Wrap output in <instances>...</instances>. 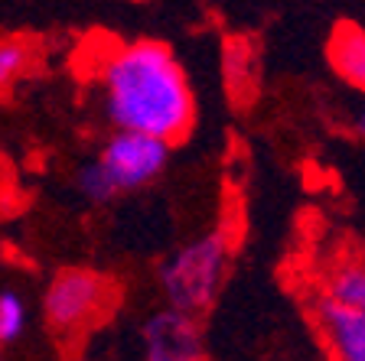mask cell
Wrapping results in <instances>:
<instances>
[{
  "instance_id": "1",
  "label": "cell",
  "mask_w": 365,
  "mask_h": 361,
  "mask_svg": "<svg viewBox=\"0 0 365 361\" xmlns=\"http://www.w3.org/2000/svg\"><path fill=\"white\" fill-rule=\"evenodd\" d=\"M98 88L105 114L118 130L173 147L192 130L196 98L182 62L160 39H134L101 56Z\"/></svg>"
},
{
  "instance_id": "2",
  "label": "cell",
  "mask_w": 365,
  "mask_h": 361,
  "mask_svg": "<svg viewBox=\"0 0 365 361\" xmlns=\"http://www.w3.org/2000/svg\"><path fill=\"white\" fill-rule=\"evenodd\" d=\"M167 159L170 147L163 140L114 130L98 157L78 169V192L88 202H111L124 192L150 186L167 169Z\"/></svg>"
},
{
  "instance_id": "3",
  "label": "cell",
  "mask_w": 365,
  "mask_h": 361,
  "mask_svg": "<svg viewBox=\"0 0 365 361\" xmlns=\"http://www.w3.org/2000/svg\"><path fill=\"white\" fill-rule=\"evenodd\" d=\"M228 257H232V248L222 231L202 234V238L176 248L157 271L160 290L167 296L170 309H180L186 316L199 319V313H205L222 293Z\"/></svg>"
},
{
  "instance_id": "4",
  "label": "cell",
  "mask_w": 365,
  "mask_h": 361,
  "mask_svg": "<svg viewBox=\"0 0 365 361\" xmlns=\"http://www.w3.org/2000/svg\"><path fill=\"white\" fill-rule=\"evenodd\" d=\"M108 293H111V283L101 273L85 271V267L59 271L43 293L46 323L59 332L85 329L91 319L105 313Z\"/></svg>"
},
{
  "instance_id": "5",
  "label": "cell",
  "mask_w": 365,
  "mask_h": 361,
  "mask_svg": "<svg viewBox=\"0 0 365 361\" xmlns=\"http://www.w3.org/2000/svg\"><path fill=\"white\" fill-rule=\"evenodd\" d=\"M140 339H144V361H205L199 319L180 309L167 306L147 316Z\"/></svg>"
},
{
  "instance_id": "6",
  "label": "cell",
  "mask_w": 365,
  "mask_h": 361,
  "mask_svg": "<svg viewBox=\"0 0 365 361\" xmlns=\"http://www.w3.org/2000/svg\"><path fill=\"white\" fill-rule=\"evenodd\" d=\"M317 325L329 361H365V313H346L319 300Z\"/></svg>"
},
{
  "instance_id": "7",
  "label": "cell",
  "mask_w": 365,
  "mask_h": 361,
  "mask_svg": "<svg viewBox=\"0 0 365 361\" xmlns=\"http://www.w3.org/2000/svg\"><path fill=\"white\" fill-rule=\"evenodd\" d=\"M327 56L333 72L349 85V88L365 95V30L356 23H336L329 33Z\"/></svg>"
},
{
  "instance_id": "8",
  "label": "cell",
  "mask_w": 365,
  "mask_h": 361,
  "mask_svg": "<svg viewBox=\"0 0 365 361\" xmlns=\"http://www.w3.org/2000/svg\"><path fill=\"white\" fill-rule=\"evenodd\" d=\"M323 303L346 313H365V257H339L323 280Z\"/></svg>"
},
{
  "instance_id": "9",
  "label": "cell",
  "mask_w": 365,
  "mask_h": 361,
  "mask_svg": "<svg viewBox=\"0 0 365 361\" xmlns=\"http://www.w3.org/2000/svg\"><path fill=\"white\" fill-rule=\"evenodd\" d=\"M33 62V43L23 36H4L0 39V91L10 88L16 78L30 68Z\"/></svg>"
},
{
  "instance_id": "10",
  "label": "cell",
  "mask_w": 365,
  "mask_h": 361,
  "mask_svg": "<svg viewBox=\"0 0 365 361\" xmlns=\"http://www.w3.org/2000/svg\"><path fill=\"white\" fill-rule=\"evenodd\" d=\"M26 329V303L20 293L14 290H4L0 293V345H10L16 342Z\"/></svg>"
},
{
  "instance_id": "11",
  "label": "cell",
  "mask_w": 365,
  "mask_h": 361,
  "mask_svg": "<svg viewBox=\"0 0 365 361\" xmlns=\"http://www.w3.org/2000/svg\"><path fill=\"white\" fill-rule=\"evenodd\" d=\"M225 75L232 88H245V82L251 78V46L245 39H228L225 46Z\"/></svg>"
},
{
  "instance_id": "12",
  "label": "cell",
  "mask_w": 365,
  "mask_h": 361,
  "mask_svg": "<svg viewBox=\"0 0 365 361\" xmlns=\"http://www.w3.org/2000/svg\"><path fill=\"white\" fill-rule=\"evenodd\" d=\"M352 127H356V134H359V137H362V140H365V105L359 108L356 120H352Z\"/></svg>"
}]
</instances>
